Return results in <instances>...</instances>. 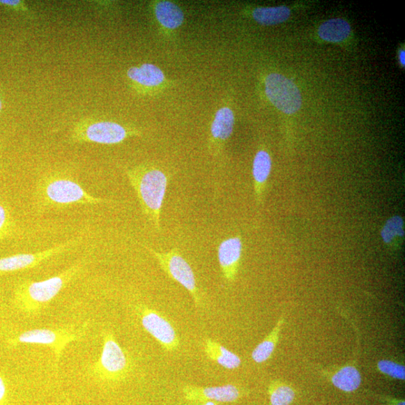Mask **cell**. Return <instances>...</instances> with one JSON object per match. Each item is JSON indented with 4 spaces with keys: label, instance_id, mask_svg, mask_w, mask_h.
<instances>
[{
    "label": "cell",
    "instance_id": "1",
    "mask_svg": "<svg viewBox=\"0 0 405 405\" xmlns=\"http://www.w3.org/2000/svg\"><path fill=\"white\" fill-rule=\"evenodd\" d=\"M34 200L37 212L41 213L72 205L94 206L112 202L89 194L72 177L56 172L44 175L38 180Z\"/></svg>",
    "mask_w": 405,
    "mask_h": 405
},
{
    "label": "cell",
    "instance_id": "2",
    "mask_svg": "<svg viewBox=\"0 0 405 405\" xmlns=\"http://www.w3.org/2000/svg\"><path fill=\"white\" fill-rule=\"evenodd\" d=\"M83 268V262H79L52 278L19 282L14 291L15 308L29 317H36L82 273Z\"/></svg>",
    "mask_w": 405,
    "mask_h": 405
},
{
    "label": "cell",
    "instance_id": "3",
    "mask_svg": "<svg viewBox=\"0 0 405 405\" xmlns=\"http://www.w3.org/2000/svg\"><path fill=\"white\" fill-rule=\"evenodd\" d=\"M144 215L158 231H161V214L169 185V176L159 167L138 165L125 169Z\"/></svg>",
    "mask_w": 405,
    "mask_h": 405
},
{
    "label": "cell",
    "instance_id": "4",
    "mask_svg": "<svg viewBox=\"0 0 405 405\" xmlns=\"http://www.w3.org/2000/svg\"><path fill=\"white\" fill-rule=\"evenodd\" d=\"M102 351L90 368L97 381L105 383L123 381L133 369L132 361L117 342L112 330L102 333Z\"/></svg>",
    "mask_w": 405,
    "mask_h": 405
},
{
    "label": "cell",
    "instance_id": "5",
    "mask_svg": "<svg viewBox=\"0 0 405 405\" xmlns=\"http://www.w3.org/2000/svg\"><path fill=\"white\" fill-rule=\"evenodd\" d=\"M87 329V323L80 328L63 327L55 329H35L15 335L8 340V344L12 348H15L22 344L45 345L54 353L55 368L57 371L59 362L67 345L82 340Z\"/></svg>",
    "mask_w": 405,
    "mask_h": 405
},
{
    "label": "cell",
    "instance_id": "6",
    "mask_svg": "<svg viewBox=\"0 0 405 405\" xmlns=\"http://www.w3.org/2000/svg\"><path fill=\"white\" fill-rule=\"evenodd\" d=\"M138 135L137 131L116 122L85 119L73 128L70 141L74 144L114 145Z\"/></svg>",
    "mask_w": 405,
    "mask_h": 405
},
{
    "label": "cell",
    "instance_id": "7",
    "mask_svg": "<svg viewBox=\"0 0 405 405\" xmlns=\"http://www.w3.org/2000/svg\"><path fill=\"white\" fill-rule=\"evenodd\" d=\"M144 248L154 257L162 270L171 279L181 284L190 293L196 308H201L202 298L194 273L192 266L183 258L180 251L175 248L169 252H159L150 247L144 246Z\"/></svg>",
    "mask_w": 405,
    "mask_h": 405
},
{
    "label": "cell",
    "instance_id": "8",
    "mask_svg": "<svg viewBox=\"0 0 405 405\" xmlns=\"http://www.w3.org/2000/svg\"><path fill=\"white\" fill-rule=\"evenodd\" d=\"M135 310L144 329L160 343L164 351L173 353L181 348L180 338L163 315L143 304L137 305Z\"/></svg>",
    "mask_w": 405,
    "mask_h": 405
},
{
    "label": "cell",
    "instance_id": "9",
    "mask_svg": "<svg viewBox=\"0 0 405 405\" xmlns=\"http://www.w3.org/2000/svg\"><path fill=\"white\" fill-rule=\"evenodd\" d=\"M265 93L271 103L284 114H293L300 109L302 96L298 87L280 74L266 77Z\"/></svg>",
    "mask_w": 405,
    "mask_h": 405
},
{
    "label": "cell",
    "instance_id": "10",
    "mask_svg": "<svg viewBox=\"0 0 405 405\" xmlns=\"http://www.w3.org/2000/svg\"><path fill=\"white\" fill-rule=\"evenodd\" d=\"M80 241L81 239H74L42 252L5 257L0 259V275L8 273L33 269L45 261L70 250Z\"/></svg>",
    "mask_w": 405,
    "mask_h": 405
},
{
    "label": "cell",
    "instance_id": "11",
    "mask_svg": "<svg viewBox=\"0 0 405 405\" xmlns=\"http://www.w3.org/2000/svg\"><path fill=\"white\" fill-rule=\"evenodd\" d=\"M184 397L191 402H217L230 403L238 400L242 397V390L234 384H227L220 387L201 388L186 385L183 389Z\"/></svg>",
    "mask_w": 405,
    "mask_h": 405
},
{
    "label": "cell",
    "instance_id": "12",
    "mask_svg": "<svg viewBox=\"0 0 405 405\" xmlns=\"http://www.w3.org/2000/svg\"><path fill=\"white\" fill-rule=\"evenodd\" d=\"M243 241L240 236L229 237L219 245L218 260L223 277L233 282L236 279L242 258Z\"/></svg>",
    "mask_w": 405,
    "mask_h": 405
},
{
    "label": "cell",
    "instance_id": "13",
    "mask_svg": "<svg viewBox=\"0 0 405 405\" xmlns=\"http://www.w3.org/2000/svg\"><path fill=\"white\" fill-rule=\"evenodd\" d=\"M127 77L142 91L154 90L162 86L165 75L160 67L153 63H143L128 69Z\"/></svg>",
    "mask_w": 405,
    "mask_h": 405
},
{
    "label": "cell",
    "instance_id": "14",
    "mask_svg": "<svg viewBox=\"0 0 405 405\" xmlns=\"http://www.w3.org/2000/svg\"><path fill=\"white\" fill-rule=\"evenodd\" d=\"M352 324L356 333H357L358 338V348L357 351H356L354 360L335 372L331 375L330 378L331 382L335 388L347 392L357 390L362 383L361 374L357 368L360 348V335L358 328L355 327L353 323Z\"/></svg>",
    "mask_w": 405,
    "mask_h": 405
},
{
    "label": "cell",
    "instance_id": "15",
    "mask_svg": "<svg viewBox=\"0 0 405 405\" xmlns=\"http://www.w3.org/2000/svg\"><path fill=\"white\" fill-rule=\"evenodd\" d=\"M235 118L229 107H222L215 114L211 127V143L215 149L220 150L222 145L231 137L234 127Z\"/></svg>",
    "mask_w": 405,
    "mask_h": 405
},
{
    "label": "cell",
    "instance_id": "16",
    "mask_svg": "<svg viewBox=\"0 0 405 405\" xmlns=\"http://www.w3.org/2000/svg\"><path fill=\"white\" fill-rule=\"evenodd\" d=\"M204 350L207 358L226 369H238L242 364L238 356L211 338L204 340Z\"/></svg>",
    "mask_w": 405,
    "mask_h": 405
},
{
    "label": "cell",
    "instance_id": "17",
    "mask_svg": "<svg viewBox=\"0 0 405 405\" xmlns=\"http://www.w3.org/2000/svg\"><path fill=\"white\" fill-rule=\"evenodd\" d=\"M154 14L157 22L169 31L181 27L185 21L181 8L171 1L157 2L154 6Z\"/></svg>",
    "mask_w": 405,
    "mask_h": 405
},
{
    "label": "cell",
    "instance_id": "18",
    "mask_svg": "<svg viewBox=\"0 0 405 405\" xmlns=\"http://www.w3.org/2000/svg\"><path fill=\"white\" fill-rule=\"evenodd\" d=\"M272 160L270 154L263 151L256 153L252 167V175L254 182V190L257 199L261 201L266 182L270 175Z\"/></svg>",
    "mask_w": 405,
    "mask_h": 405
},
{
    "label": "cell",
    "instance_id": "19",
    "mask_svg": "<svg viewBox=\"0 0 405 405\" xmlns=\"http://www.w3.org/2000/svg\"><path fill=\"white\" fill-rule=\"evenodd\" d=\"M351 33V26L344 20L335 18L324 22L319 29V35L325 41L340 43Z\"/></svg>",
    "mask_w": 405,
    "mask_h": 405
},
{
    "label": "cell",
    "instance_id": "20",
    "mask_svg": "<svg viewBox=\"0 0 405 405\" xmlns=\"http://www.w3.org/2000/svg\"><path fill=\"white\" fill-rule=\"evenodd\" d=\"M284 322V319L282 317L268 337L254 349L252 353V358L256 363H263L272 357L276 344L279 342L280 334Z\"/></svg>",
    "mask_w": 405,
    "mask_h": 405
},
{
    "label": "cell",
    "instance_id": "21",
    "mask_svg": "<svg viewBox=\"0 0 405 405\" xmlns=\"http://www.w3.org/2000/svg\"><path fill=\"white\" fill-rule=\"evenodd\" d=\"M290 15V9L286 6L257 8L252 13L255 21L266 26L283 23Z\"/></svg>",
    "mask_w": 405,
    "mask_h": 405
},
{
    "label": "cell",
    "instance_id": "22",
    "mask_svg": "<svg viewBox=\"0 0 405 405\" xmlns=\"http://www.w3.org/2000/svg\"><path fill=\"white\" fill-rule=\"evenodd\" d=\"M404 220L402 217L396 215L392 217L384 224L381 232L383 241L386 244H391L398 238H402L404 234Z\"/></svg>",
    "mask_w": 405,
    "mask_h": 405
},
{
    "label": "cell",
    "instance_id": "23",
    "mask_svg": "<svg viewBox=\"0 0 405 405\" xmlns=\"http://www.w3.org/2000/svg\"><path fill=\"white\" fill-rule=\"evenodd\" d=\"M271 405H290L295 399V392L284 384L274 383L270 388Z\"/></svg>",
    "mask_w": 405,
    "mask_h": 405
},
{
    "label": "cell",
    "instance_id": "24",
    "mask_svg": "<svg viewBox=\"0 0 405 405\" xmlns=\"http://www.w3.org/2000/svg\"><path fill=\"white\" fill-rule=\"evenodd\" d=\"M15 222L7 206L0 204V241L11 236L15 231Z\"/></svg>",
    "mask_w": 405,
    "mask_h": 405
},
{
    "label": "cell",
    "instance_id": "25",
    "mask_svg": "<svg viewBox=\"0 0 405 405\" xmlns=\"http://www.w3.org/2000/svg\"><path fill=\"white\" fill-rule=\"evenodd\" d=\"M379 371L388 376L398 380L405 379L404 365L391 360H382L378 363Z\"/></svg>",
    "mask_w": 405,
    "mask_h": 405
},
{
    "label": "cell",
    "instance_id": "26",
    "mask_svg": "<svg viewBox=\"0 0 405 405\" xmlns=\"http://www.w3.org/2000/svg\"><path fill=\"white\" fill-rule=\"evenodd\" d=\"M0 4L20 10V11H28L27 6L20 0H0Z\"/></svg>",
    "mask_w": 405,
    "mask_h": 405
},
{
    "label": "cell",
    "instance_id": "27",
    "mask_svg": "<svg viewBox=\"0 0 405 405\" xmlns=\"http://www.w3.org/2000/svg\"><path fill=\"white\" fill-rule=\"evenodd\" d=\"M6 404V385L4 379L0 374V405Z\"/></svg>",
    "mask_w": 405,
    "mask_h": 405
},
{
    "label": "cell",
    "instance_id": "28",
    "mask_svg": "<svg viewBox=\"0 0 405 405\" xmlns=\"http://www.w3.org/2000/svg\"><path fill=\"white\" fill-rule=\"evenodd\" d=\"M404 52L402 51L400 53V56H399V59H400V63L401 64L404 66L405 64V61H404Z\"/></svg>",
    "mask_w": 405,
    "mask_h": 405
},
{
    "label": "cell",
    "instance_id": "29",
    "mask_svg": "<svg viewBox=\"0 0 405 405\" xmlns=\"http://www.w3.org/2000/svg\"><path fill=\"white\" fill-rule=\"evenodd\" d=\"M203 405H216V404L213 402H206Z\"/></svg>",
    "mask_w": 405,
    "mask_h": 405
},
{
    "label": "cell",
    "instance_id": "30",
    "mask_svg": "<svg viewBox=\"0 0 405 405\" xmlns=\"http://www.w3.org/2000/svg\"><path fill=\"white\" fill-rule=\"evenodd\" d=\"M3 110V102L1 100V98H0V112H1Z\"/></svg>",
    "mask_w": 405,
    "mask_h": 405
},
{
    "label": "cell",
    "instance_id": "31",
    "mask_svg": "<svg viewBox=\"0 0 405 405\" xmlns=\"http://www.w3.org/2000/svg\"><path fill=\"white\" fill-rule=\"evenodd\" d=\"M396 405H405L404 401H399Z\"/></svg>",
    "mask_w": 405,
    "mask_h": 405
}]
</instances>
